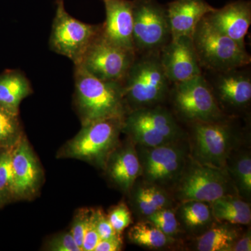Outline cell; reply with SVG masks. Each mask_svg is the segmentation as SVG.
I'll use <instances>...</instances> for the list:
<instances>
[{
	"mask_svg": "<svg viewBox=\"0 0 251 251\" xmlns=\"http://www.w3.org/2000/svg\"><path fill=\"white\" fill-rule=\"evenodd\" d=\"M122 242L120 237L100 239L94 251H118L121 250Z\"/></svg>",
	"mask_w": 251,
	"mask_h": 251,
	"instance_id": "obj_35",
	"label": "cell"
},
{
	"mask_svg": "<svg viewBox=\"0 0 251 251\" xmlns=\"http://www.w3.org/2000/svg\"><path fill=\"white\" fill-rule=\"evenodd\" d=\"M135 51L107 40L101 34L87 50L80 65L100 80L122 84L135 59Z\"/></svg>",
	"mask_w": 251,
	"mask_h": 251,
	"instance_id": "obj_9",
	"label": "cell"
},
{
	"mask_svg": "<svg viewBox=\"0 0 251 251\" xmlns=\"http://www.w3.org/2000/svg\"><path fill=\"white\" fill-rule=\"evenodd\" d=\"M216 93L221 101L230 106L243 107L250 103L251 79L247 73L239 69L217 72Z\"/></svg>",
	"mask_w": 251,
	"mask_h": 251,
	"instance_id": "obj_18",
	"label": "cell"
},
{
	"mask_svg": "<svg viewBox=\"0 0 251 251\" xmlns=\"http://www.w3.org/2000/svg\"><path fill=\"white\" fill-rule=\"evenodd\" d=\"M237 231L227 225L211 227L197 239L196 249L199 251H231L238 239Z\"/></svg>",
	"mask_w": 251,
	"mask_h": 251,
	"instance_id": "obj_24",
	"label": "cell"
},
{
	"mask_svg": "<svg viewBox=\"0 0 251 251\" xmlns=\"http://www.w3.org/2000/svg\"><path fill=\"white\" fill-rule=\"evenodd\" d=\"M135 52H156L171 40L167 8L156 0H133Z\"/></svg>",
	"mask_w": 251,
	"mask_h": 251,
	"instance_id": "obj_6",
	"label": "cell"
},
{
	"mask_svg": "<svg viewBox=\"0 0 251 251\" xmlns=\"http://www.w3.org/2000/svg\"><path fill=\"white\" fill-rule=\"evenodd\" d=\"M4 202V200L2 199V198L0 196V206H1V204Z\"/></svg>",
	"mask_w": 251,
	"mask_h": 251,
	"instance_id": "obj_37",
	"label": "cell"
},
{
	"mask_svg": "<svg viewBox=\"0 0 251 251\" xmlns=\"http://www.w3.org/2000/svg\"><path fill=\"white\" fill-rule=\"evenodd\" d=\"M56 2H57V3L64 2V0H56Z\"/></svg>",
	"mask_w": 251,
	"mask_h": 251,
	"instance_id": "obj_38",
	"label": "cell"
},
{
	"mask_svg": "<svg viewBox=\"0 0 251 251\" xmlns=\"http://www.w3.org/2000/svg\"><path fill=\"white\" fill-rule=\"evenodd\" d=\"M171 39L192 36L198 23L215 10L205 0H174L166 6Z\"/></svg>",
	"mask_w": 251,
	"mask_h": 251,
	"instance_id": "obj_16",
	"label": "cell"
},
{
	"mask_svg": "<svg viewBox=\"0 0 251 251\" xmlns=\"http://www.w3.org/2000/svg\"><path fill=\"white\" fill-rule=\"evenodd\" d=\"M230 180L225 169L191 162L176 181V196L181 202L211 203L229 194Z\"/></svg>",
	"mask_w": 251,
	"mask_h": 251,
	"instance_id": "obj_7",
	"label": "cell"
},
{
	"mask_svg": "<svg viewBox=\"0 0 251 251\" xmlns=\"http://www.w3.org/2000/svg\"><path fill=\"white\" fill-rule=\"evenodd\" d=\"M227 170L241 196L250 198L251 194V158L250 153L242 152L228 158Z\"/></svg>",
	"mask_w": 251,
	"mask_h": 251,
	"instance_id": "obj_26",
	"label": "cell"
},
{
	"mask_svg": "<svg viewBox=\"0 0 251 251\" xmlns=\"http://www.w3.org/2000/svg\"><path fill=\"white\" fill-rule=\"evenodd\" d=\"M173 100L178 112L196 122H217L221 112L214 92L202 75L175 84Z\"/></svg>",
	"mask_w": 251,
	"mask_h": 251,
	"instance_id": "obj_11",
	"label": "cell"
},
{
	"mask_svg": "<svg viewBox=\"0 0 251 251\" xmlns=\"http://www.w3.org/2000/svg\"><path fill=\"white\" fill-rule=\"evenodd\" d=\"M130 242L140 247L159 249L173 242L171 237L166 235L150 222L135 224L128 232Z\"/></svg>",
	"mask_w": 251,
	"mask_h": 251,
	"instance_id": "obj_25",
	"label": "cell"
},
{
	"mask_svg": "<svg viewBox=\"0 0 251 251\" xmlns=\"http://www.w3.org/2000/svg\"><path fill=\"white\" fill-rule=\"evenodd\" d=\"M14 147L4 149L0 152V196L4 201L9 196H14V172L12 166Z\"/></svg>",
	"mask_w": 251,
	"mask_h": 251,
	"instance_id": "obj_27",
	"label": "cell"
},
{
	"mask_svg": "<svg viewBox=\"0 0 251 251\" xmlns=\"http://www.w3.org/2000/svg\"><path fill=\"white\" fill-rule=\"evenodd\" d=\"M31 92L30 82L21 71L6 70L0 74V108L18 115L20 104Z\"/></svg>",
	"mask_w": 251,
	"mask_h": 251,
	"instance_id": "obj_20",
	"label": "cell"
},
{
	"mask_svg": "<svg viewBox=\"0 0 251 251\" xmlns=\"http://www.w3.org/2000/svg\"><path fill=\"white\" fill-rule=\"evenodd\" d=\"M209 203L201 201L181 202L178 210V221L191 232L206 228L214 220Z\"/></svg>",
	"mask_w": 251,
	"mask_h": 251,
	"instance_id": "obj_23",
	"label": "cell"
},
{
	"mask_svg": "<svg viewBox=\"0 0 251 251\" xmlns=\"http://www.w3.org/2000/svg\"><path fill=\"white\" fill-rule=\"evenodd\" d=\"M122 130L139 146L146 148L175 143L181 137L174 117L161 107L134 109L124 118Z\"/></svg>",
	"mask_w": 251,
	"mask_h": 251,
	"instance_id": "obj_4",
	"label": "cell"
},
{
	"mask_svg": "<svg viewBox=\"0 0 251 251\" xmlns=\"http://www.w3.org/2000/svg\"><path fill=\"white\" fill-rule=\"evenodd\" d=\"M147 219L169 237H172L179 232V221L175 211L171 208L156 211L148 216Z\"/></svg>",
	"mask_w": 251,
	"mask_h": 251,
	"instance_id": "obj_29",
	"label": "cell"
},
{
	"mask_svg": "<svg viewBox=\"0 0 251 251\" xmlns=\"http://www.w3.org/2000/svg\"><path fill=\"white\" fill-rule=\"evenodd\" d=\"M141 173L139 156L132 145L117 151L109 163L110 178L125 191L133 187L137 178L141 176Z\"/></svg>",
	"mask_w": 251,
	"mask_h": 251,
	"instance_id": "obj_19",
	"label": "cell"
},
{
	"mask_svg": "<svg viewBox=\"0 0 251 251\" xmlns=\"http://www.w3.org/2000/svg\"><path fill=\"white\" fill-rule=\"evenodd\" d=\"M133 202L140 215L148 216L161 209L171 208V198L161 186L145 184L135 188Z\"/></svg>",
	"mask_w": 251,
	"mask_h": 251,
	"instance_id": "obj_22",
	"label": "cell"
},
{
	"mask_svg": "<svg viewBox=\"0 0 251 251\" xmlns=\"http://www.w3.org/2000/svg\"><path fill=\"white\" fill-rule=\"evenodd\" d=\"M141 176L150 184L161 186L179 179L186 164V152L172 143L153 148L140 146Z\"/></svg>",
	"mask_w": 251,
	"mask_h": 251,
	"instance_id": "obj_12",
	"label": "cell"
},
{
	"mask_svg": "<svg viewBox=\"0 0 251 251\" xmlns=\"http://www.w3.org/2000/svg\"><path fill=\"white\" fill-rule=\"evenodd\" d=\"M102 31V25L81 22L66 11L64 2L57 3L49 45L56 53L79 64L91 44Z\"/></svg>",
	"mask_w": 251,
	"mask_h": 251,
	"instance_id": "obj_5",
	"label": "cell"
},
{
	"mask_svg": "<svg viewBox=\"0 0 251 251\" xmlns=\"http://www.w3.org/2000/svg\"><path fill=\"white\" fill-rule=\"evenodd\" d=\"M191 37L201 67L223 72L240 69L251 62L245 46L218 30L205 18L198 23Z\"/></svg>",
	"mask_w": 251,
	"mask_h": 251,
	"instance_id": "obj_2",
	"label": "cell"
},
{
	"mask_svg": "<svg viewBox=\"0 0 251 251\" xmlns=\"http://www.w3.org/2000/svg\"><path fill=\"white\" fill-rule=\"evenodd\" d=\"M75 101L84 125L113 117H125L122 84L100 80L80 65H74Z\"/></svg>",
	"mask_w": 251,
	"mask_h": 251,
	"instance_id": "obj_1",
	"label": "cell"
},
{
	"mask_svg": "<svg viewBox=\"0 0 251 251\" xmlns=\"http://www.w3.org/2000/svg\"><path fill=\"white\" fill-rule=\"evenodd\" d=\"M209 204L214 219L217 221L234 225L251 224L250 204L243 200L229 194Z\"/></svg>",
	"mask_w": 251,
	"mask_h": 251,
	"instance_id": "obj_21",
	"label": "cell"
},
{
	"mask_svg": "<svg viewBox=\"0 0 251 251\" xmlns=\"http://www.w3.org/2000/svg\"><path fill=\"white\" fill-rule=\"evenodd\" d=\"M160 52L162 66L170 82L180 83L202 75L191 36L171 39Z\"/></svg>",
	"mask_w": 251,
	"mask_h": 251,
	"instance_id": "obj_13",
	"label": "cell"
},
{
	"mask_svg": "<svg viewBox=\"0 0 251 251\" xmlns=\"http://www.w3.org/2000/svg\"><path fill=\"white\" fill-rule=\"evenodd\" d=\"M49 249L53 251H82L71 232L60 234L54 238L50 242Z\"/></svg>",
	"mask_w": 251,
	"mask_h": 251,
	"instance_id": "obj_33",
	"label": "cell"
},
{
	"mask_svg": "<svg viewBox=\"0 0 251 251\" xmlns=\"http://www.w3.org/2000/svg\"><path fill=\"white\" fill-rule=\"evenodd\" d=\"M125 117H113L90 122L69 143L70 156L88 161L105 158L116 143Z\"/></svg>",
	"mask_w": 251,
	"mask_h": 251,
	"instance_id": "obj_10",
	"label": "cell"
},
{
	"mask_svg": "<svg viewBox=\"0 0 251 251\" xmlns=\"http://www.w3.org/2000/svg\"><path fill=\"white\" fill-rule=\"evenodd\" d=\"M236 142L233 130L226 124L193 122V156L201 164L226 169Z\"/></svg>",
	"mask_w": 251,
	"mask_h": 251,
	"instance_id": "obj_8",
	"label": "cell"
},
{
	"mask_svg": "<svg viewBox=\"0 0 251 251\" xmlns=\"http://www.w3.org/2000/svg\"><path fill=\"white\" fill-rule=\"evenodd\" d=\"M100 239L96 226L95 216L93 211L90 214L88 226L82 242V251H94Z\"/></svg>",
	"mask_w": 251,
	"mask_h": 251,
	"instance_id": "obj_34",
	"label": "cell"
},
{
	"mask_svg": "<svg viewBox=\"0 0 251 251\" xmlns=\"http://www.w3.org/2000/svg\"><path fill=\"white\" fill-rule=\"evenodd\" d=\"M91 211L88 210L81 211L79 214L75 216L74 219V224L72 226V233L74 240L75 241L77 246L82 250V242H83L84 237L87 226H88L89 219H90Z\"/></svg>",
	"mask_w": 251,
	"mask_h": 251,
	"instance_id": "obj_31",
	"label": "cell"
},
{
	"mask_svg": "<svg viewBox=\"0 0 251 251\" xmlns=\"http://www.w3.org/2000/svg\"><path fill=\"white\" fill-rule=\"evenodd\" d=\"M19 137L18 115L10 113L0 108V148L14 146Z\"/></svg>",
	"mask_w": 251,
	"mask_h": 251,
	"instance_id": "obj_28",
	"label": "cell"
},
{
	"mask_svg": "<svg viewBox=\"0 0 251 251\" xmlns=\"http://www.w3.org/2000/svg\"><path fill=\"white\" fill-rule=\"evenodd\" d=\"M169 82L156 52L135 57L122 82L125 102L134 105L135 109L153 106L165 98Z\"/></svg>",
	"mask_w": 251,
	"mask_h": 251,
	"instance_id": "obj_3",
	"label": "cell"
},
{
	"mask_svg": "<svg viewBox=\"0 0 251 251\" xmlns=\"http://www.w3.org/2000/svg\"><path fill=\"white\" fill-rule=\"evenodd\" d=\"M232 251H251V236L249 231L244 237L237 239L232 247Z\"/></svg>",
	"mask_w": 251,
	"mask_h": 251,
	"instance_id": "obj_36",
	"label": "cell"
},
{
	"mask_svg": "<svg viewBox=\"0 0 251 251\" xmlns=\"http://www.w3.org/2000/svg\"><path fill=\"white\" fill-rule=\"evenodd\" d=\"M204 18L223 34L245 46V37L251 24L250 1H232L221 9H216Z\"/></svg>",
	"mask_w": 251,
	"mask_h": 251,
	"instance_id": "obj_15",
	"label": "cell"
},
{
	"mask_svg": "<svg viewBox=\"0 0 251 251\" xmlns=\"http://www.w3.org/2000/svg\"><path fill=\"white\" fill-rule=\"evenodd\" d=\"M12 152L14 196L24 197L35 191L40 179V168L25 138H21Z\"/></svg>",
	"mask_w": 251,
	"mask_h": 251,
	"instance_id": "obj_17",
	"label": "cell"
},
{
	"mask_svg": "<svg viewBox=\"0 0 251 251\" xmlns=\"http://www.w3.org/2000/svg\"><path fill=\"white\" fill-rule=\"evenodd\" d=\"M94 216H95L96 226H97V231L100 239H108L120 237V234L117 233L114 229L108 217H106L101 211H94Z\"/></svg>",
	"mask_w": 251,
	"mask_h": 251,
	"instance_id": "obj_32",
	"label": "cell"
},
{
	"mask_svg": "<svg viewBox=\"0 0 251 251\" xmlns=\"http://www.w3.org/2000/svg\"><path fill=\"white\" fill-rule=\"evenodd\" d=\"M103 2L105 21L102 24V35L115 45L135 52L133 0H103Z\"/></svg>",
	"mask_w": 251,
	"mask_h": 251,
	"instance_id": "obj_14",
	"label": "cell"
},
{
	"mask_svg": "<svg viewBox=\"0 0 251 251\" xmlns=\"http://www.w3.org/2000/svg\"><path fill=\"white\" fill-rule=\"evenodd\" d=\"M108 219L112 227L118 234L121 233L131 223L130 211L124 204L114 207L109 214Z\"/></svg>",
	"mask_w": 251,
	"mask_h": 251,
	"instance_id": "obj_30",
	"label": "cell"
}]
</instances>
